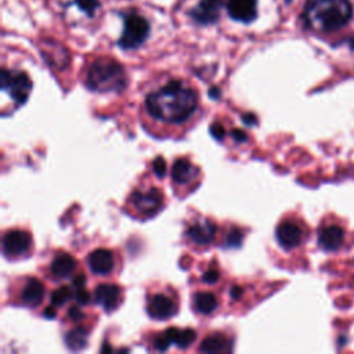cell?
<instances>
[{"label": "cell", "instance_id": "2", "mask_svg": "<svg viewBox=\"0 0 354 354\" xmlns=\"http://www.w3.org/2000/svg\"><path fill=\"white\" fill-rule=\"evenodd\" d=\"M353 17L348 0H310L303 12L306 25L317 32H335L344 28Z\"/></svg>", "mask_w": 354, "mask_h": 354}, {"label": "cell", "instance_id": "35", "mask_svg": "<svg viewBox=\"0 0 354 354\" xmlns=\"http://www.w3.org/2000/svg\"><path fill=\"white\" fill-rule=\"evenodd\" d=\"M241 295H242V289H239L238 286H235V288L231 289V296H232L234 299H238Z\"/></svg>", "mask_w": 354, "mask_h": 354}, {"label": "cell", "instance_id": "24", "mask_svg": "<svg viewBox=\"0 0 354 354\" xmlns=\"http://www.w3.org/2000/svg\"><path fill=\"white\" fill-rule=\"evenodd\" d=\"M71 296H72V290L68 286H61L51 293V303L54 306H62L71 299Z\"/></svg>", "mask_w": 354, "mask_h": 354}, {"label": "cell", "instance_id": "6", "mask_svg": "<svg viewBox=\"0 0 354 354\" xmlns=\"http://www.w3.org/2000/svg\"><path fill=\"white\" fill-rule=\"evenodd\" d=\"M178 308V303L174 295L167 292H153L148 295L147 311L155 319L171 318Z\"/></svg>", "mask_w": 354, "mask_h": 354}, {"label": "cell", "instance_id": "34", "mask_svg": "<svg viewBox=\"0 0 354 354\" xmlns=\"http://www.w3.org/2000/svg\"><path fill=\"white\" fill-rule=\"evenodd\" d=\"M242 119H243V122H246V123L252 124V123H254L256 116H254V115H252V113H245V115L242 116Z\"/></svg>", "mask_w": 354, "mask_h": 354}, {"label": "cell", "instance_id": "25", "mask_svg": "<svg viewBox=\"0 0 354 354\" xmlns=\"http://www.w3.org/2000/svg\"><path fill=\"white\" fill-rule=\"evenodd\" d=\"M76 3L87 14H93L98 7V0H76Z\"/></svg>", "mask_w": 354, "mask_h": 354}, {"label": "cell", "instance_id": "5", "mask_svg": "<svg viewBox=\"0 0 354 354\" xmlns=\"http://www.w3.org/2000/svg\"><path fill=\"white\" fill-rule=\"evenodd\" d=\"M149 33L148 21L138 14H129L124 18V29L120 36V47L130 50L141 46Z\"/></svg>", "mask_w": 354, "mask_h": 354}, {"label": "cell", "instance_id": "17", "mask_svg": "<svg viewBox=\"0 0 354 354\" xmlns=\"http://www.w3.org/2000/svg\"><path fill=\"white\" fill-rule=\"evenodd\" d=\"M46 289L37 278H28L19 292L21 303L26 307H36L41 303Z\"/></svg>", "mask_w": 354, "mask_h": 354}, {"label": "cell", "instance_id": "30", "mask_svg": "<svg viewBox=\"0 0 354 354\" xmlns=\"http://www.w3.org/2000/svg\"><path fill=\"white\" fill-rule=\"evenodd\" d=\"M241 241H242V234L239 231H231L227 236L228 245H239Z\"/></svg>", "mask_w": 354, "mask_h": 354}, {"label": "cell", "instance_id": "11", "mask_svg": "<svg viewBox=\"0 0 354 354\" xmlns=\"http://www.w3.org/2000/svg\"><path fill=\"white\" fill-rule=\"evenodd\" d=\"M198 167L188 158H178L171 167V180L176 187L189 185L198 176Z\"/></svg>", "mask_w": 354, "mask_h": 354}, {"label": "cell", "instance_id": "19", "mask_svg": "<svg viewBox=\"0 0 354 354\" xmlns=\"http://www.w3.org/2000/svg\"><path fill=\"white\" fill-rule=\"evenodd\" d=\"M230 342L223 333H210L207 335L201 346L199 351L202 353H221V351H230Z\"/></svg>", "mask_w": 354, "mask_h": 354}, {"label": "cell", "instance_id": "12", "mask_svg": "<svg viewBox=\"0 0 354 354\" xmlns=\"http://www.w3.org/2000/svg\"><path fill=\"white\" fill-rule=\"evenodd\" d=\"M187 236L191 243L198 246H206L216 236V225L209 220L192 223L187 230Z\"/></svg>", "mask_w": 354, "mask_h": 354}, {"label": "cell", "instance_id": "37", "mask_svg": "<svg viewBox=\"0 0 354 354\" xmlns=\"http://www.w3.org/2000/svg\"><path fill=\"white\" fill-rule=\"evenodd\" d=\"M286 1H290V0H286Z\"/></svg>", "mask_w": 354, "mask_h": 354}, {"label": "cell", "instance_id": "28", "mask_svg": "<svg viewBox=\"0 0 354 354\" xmlns=\"http://www.w3.org/2000/svg\"><path fill=\"white\" fill-rule=\"evenodd\" d=\"M210 133L213 134V137L214 138H217V140H221L224 136H225V130H224V127L221 126V123H213L212 126H210Z\"/></svg>", "mask_w": 354, "mask_h": 354}, {"label": "cell", "instance_id": "16", "mask_svg": "<svg viewBox=\"0 0 354 354\" xmlns=\"http://www.w3.org/2000/svg\"><path fill=\"white\" fill-rule=\"evenodd\" d=\"M343 242H344V231L340 225L328 224L319 230L318 243L324 250L335 252L343 245Z\"/></svg>", "mask_w": 354, "mask_h": 354}, {"label": "cell", "instance_id": "18", "mask_svg": "<svg viewBox=\"0 0 354 354\" xmlns=\"http://www.w3.org/2000/svg\"><path fill=\"white\" fill-rule=\"evenodd\" d=\"M76 266H77L76 260L71 254L59 253L53 259L50 264V271L54 278L62 279L73 274V271L76 270Z\"/></svg>", "mask_w": 354, "mask_h": 354}, {"label": "cell", "instance_id": "36", "mask_svg": "<svg viewBox=\"0 0 354 354\" xmlns=\"http://www.w3.org/2000/svg\"><path fill=\"white\" fill-rule=\"evenodd\" d=\"M44 315H46V317H48V318L55 317V311H54V308H53V307H48V308H47V311L44 313Z\"/></svg>", "mask_w": 354, "mask_h": 354}, {"label": "cell", "instance_id": "31", "mask_svg": "<svg viewBox=\"0 0 354 354\" xmlns=\"http://www.w3.org/2000/svg\"><path fill=\"white\" fill-rule=\"evenodd\" d=\"M68 317L72 319V321H80L83 318V313L77 308V307H71L69 308V313H68Z\"/></svg>", "mask_w": 354, "mask_h": 354}, {"label": "cell", "instance_id": "15", "mask_svg": "<svg viewBox=\"0 0 354 354\" xmlns=\"http://www.w3.org/2000/svg\"><path fill=\"white\" fill-rule=\"evenodd\" d=\"M122 297V290L115 283H101L94 290V299L95 301L102 306L106 311L115 310Z\"/></svg>", "mask_w": 354, "mask_h": 354}, {"label": "cell", "instance_id": "27", "mask_svg": "<svg viewBox=\"0 0 354 354\" xmlns=\"http://www.w3.org/2000/svg\"><path fill=\"white\" fill-rule=\"evenodd\" d=\"M218 278H220V272H218V270H216V268H209V270L205 271L203 275H202V279H203L205 282H207V283H214L216 281H218Z\"/></svg>", "mask_w": 354, "mask_h": 354}, {"label": "cell", "instance_id": "29", "mask_svg": "<svg viewBox=\"0 0 354 354\" xmlns=\"http://www.w3.org/2000/svg\"><path fill=\"white\" fill-rule=\"evenodd\" d=\"M76 300L80 304H87L90 301V293L87 290H84L83 288H77V290H76Z\"/></svg>", "mask_w": 354, "mask_h": 354}, {"label": "cell", "instance_id": "32", "mask_svg": "<svg viewBox=\"0 0 354 354\" xmlns=\"http://www.w3.org/2000/svg\"><path fill=\"white\" fill-rule=\"evenodd\" d=\"M231 134H232V137H234L236 141H239V142H243V141L246 140V134H245V131L241 130V129H234Z\"/></svg>", "mask_w": 354, "mask_h": 354}, {"label": "cell", "instance_id": "23", "mask_svg": "<svg viewBox=\"0 0 354 354\" xmlns=\"http://www.w3.org/2000/svg\"><path fill=\"white\" fill-rule=\"evenodd\" d=\"M195 339H196V333H195L194 329H177L174 344H177L180 348H185Z\"/></svg>", "mask_w": 354, "mask_h": 354}, {"label": "cell", "instance_id": "22", "mask_svg": "<svg viewBox=\"0 0 354 354\" xmlns=\"http://www.w3.org/2000/svg\"><path fill=\"white\" fill-rule=\"evenodd\" d=\"M174 343V336H173V328H167L162 333L156 335L153 339V346L159 351H165L169 348V346Z\"/></svg>", "mask_w": 354, "mask_h": 354}, {"label": "cell", "instance_id": "10", "mask_svg": "<svg viewBox=\"0 0 354 354\" xmlns=\"http://www.w3.org/2000/svg\"><path fill=\"white\" fill-rule=\"evenodd\" d=\"M88 268L97 275H109L115 268V253L109 249H95L87 257Z\"/></svg>", "mask_w": 354, "mask_h": 354}, {"label": "cell", "instance_id": "20", "mask_svg": "<svg viewBox=\"0 0 354 354\" xmlns=\"http://www.w3.org/2000/svg\"><path fill=\"white\" fill-rule=\"evenodd\" d=\"M194 307L201 314H212L217 308V299L210 292H196L194 295Z\"/></svg>", "mask_w": 354, "mask_h": 354}, {"label": "cell", "instance_id": "1", "mask_svg": "<svg viewBox=\"0 0 354 354\" xmlns=\"http://www.w3.org/2000/svg\"><path fill=\"white\" fill-rule=\"evenodd\" d=\"M199 109V94L187 82L169 79L147 93L144 112L148 120L166 129L188 124Z\"/></svg>", "mask_w": 354, "mask_h": 354}, {"label": "cell", "instance_id": "9", "mask_svg": "<svg viewBox=\"0 0 354 354\" xmlns=\"http://www.w3.org/2000/svg\"><path fill=\"white\" fill-rule=\"evenodd\" d=\"M275 236H277L278 243L283 249L290 250L303 242L304 230H303L301 224L295 220H283L278 224Z\"/></svg>", "mask_w": 354, "mask_h": 354}, {"label": "cell", "instance_id": "21", "mask_svg": "<svg viewBox=\"0 0 354 354\" xmlns=\"http://www.w3.org/2000/svg\"><path fill=\"white\" fill-rule=\"evenodd\" d=\"M86 339H87V332H84L83 329H73V330L68 332L65 342L69 348L79 350V348L84 347Z\"/></svg>", "mask_w": 354, "mask_h": 354}, {"label": "cell", "instance_id": "14", "mask_svg": "<svg viewBox=\"0 0 354 354\" xmlns=\"http://www.w3.org/2000/svg\"><path fill=\"white\" fill-rule=\"evenodd\" d=\"M227 11L235 21L252 22L257 14V0H228Z\"/></svg>", "mask_w": 354, "mask_h": 354}, {"label": "cell", "instance_id": "33", "mask_svg": "<svg viewBox=\"0 0 354 354\" xmlns=\"http://www.w3.org/2000/svg\"><path fill=\"white\" fill-rule=\"evenodd\" d=\"M84 282H86V278H84V275H79V277H76V278L73 279V283H75L77 288H83Z\"/></svg>", "mask_w": 354, "mask_h": 354}, {"label": "cell", "instance_id": "3", "mask_svg": "<svg viewBox=\"0 0 354 354\" xmlns=\"http://www.w3.org/2000/svg\"><path fill=\"white\" fill-rule=\"evenodd\" d=\"M126 83L124 68L118 61L108 57L94 59L87 66L84 75V84L93 91H122Z\"/></svg>", "mask_w": 354, "mask_h": 354}, {"label": "cell", "instance_id": "4", "mask_svg": "<svg viewBox=\"0 0 354 354\" xmlns=\"http://www.w3.org/2000/svg\"><path fill=\"white\" fill-rule=\"evenodd\" d=\"M163 202V194L156 187L137 188L129 198V209L136 217L148 218L160 210Z\"/></svg>", "mask_w": 354, "mask_h": 354}, {"label": "cell", "instance_id": "7", "mask_svg": "<svg viewBox=\"0 0 354 354\" xmlns=\"http://www.w3.org/2000/svg\"><path fill=\"white\" fill-rule=\"evenodd\" d=\"M32 236L24 230H11L3 235V253L8 259H18L29 253Z\"/></svg>", "mask_w": 354, "mask_h": 354}, {"label": "cell", "instance_id": "13", "mask_svg": "<svg viewBox=\"0 0 354 354\" xmlns=\"http://www.w3.org/2000/svg\"><path fill=\"white\" fill-rule=\"evenodd\" d=\"M223 7V0H201L191 11V17L202 25L216 22Z\"/></svg>", "mask_w": 354, "mask_h": 354}, {"label": "cell", "instance_id": "8", "mask_svg": "<svg viewBox=\"0 0 354 354\" xmlns=\"http://www.w3.org/2000/svg\"><path fill=\"white\" fill-rule=\"evenodd\" d=\"M32 83L26 73L24 72H11L7 69L1 71V88L8 90L11 97L17 102H25L30 91Z\"/></svg>", "mask_w": 354, "mask_h": 354}, {"label": "cell", "instance_id": "26", "mask_svg": "<svg viewBox=\"0 0 354 354\" xmlns=\"http://www.w3.org/2000/svg\"><path fill=\"white\" fill-rule=\"evenodd\" d=\"M152 166H153V171L158 177H163L165 173H166V162L162 156H158L153 159L152 162Z\"/></svg>", "mask_w": 354, "mask_h": 354}]
</instances>
